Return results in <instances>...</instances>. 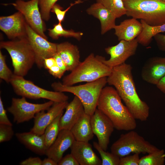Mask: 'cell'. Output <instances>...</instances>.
I'll return each mask as SVG.
<instances>
[{"mask_svg": "<svg viewBox=\"0 0 165 165\" xmlns=\"http://www.w3.org/2000/svg\"><path fill=\"white\" fill-rule=\"evenodd\" d=\"M139 154L135 153L120 158L119 165H139Z\"/></svg>", "mask_w": 165, "mask_h": 165, "instance_id": "35", "label": "cell"}, {"mask_svg": "<svg viewBox=\"0 0 165 165\" xmlns=\"http://www.w3.org/2000/svg\"><path fill=\"white\" fill-rule=\"evenodd\" d=\"M23 0V1H28V0Z\"/></svg>", "mask_w": 165, "mask_h": 165, "instance_id": "44", "label": "cell"}, {"mask_svg": "<svg viewBox=\"0 0 165 165\" xmlns=\"http://www.w3.org/2000/svg\"><path fill=\"white\" fill-rule=\"evenodd\" d=\"M58 0H38V5L42 18L48 21L50 18L52 8Z\"/></svg>", "mask_w": 165, "mask_h": 165, "instance_id": "31", "label": "cell"}, {"mask_svg": "<svg viewBox=\"0 0 165 165\" xmlns=\"http://www.w3.org/2000/svg\"><path fill=\"white\" fill-rule=\"evenodd\" d=\"M156 86L158 89L165 94V75L160 79Z\"/></svg>", "mask_w": 165, "mask_h": 165, "instance_id": "42", "label": "cell"}, {"mask_svg": "<svg viewBox=\"0 0 165 165\" xmlns=\"http://www.w3.org/2000/svg\"><path fill=\"white\" fill-rule=\"evenodd\" d=\"M112 12L117 18L126 15V10L123 0H96Z\"/></svg>", "mask_w": 165, "mask_h": 165, "instance_id": "28", "label": "cell"}, {"mask_svg": "<svg viewBox=\"0 0 165 165\" xmlns=\"http://www.w3.org/2000/svg\"><path fill=\"white\" fill-rule=\"evenodd\" d=\"M53 57L55 59L58 67L64 73L67 71V68L65 64L57 53Z\"/></svg>", "mask_w": 165, "mask_h": 165, "instance_id": "41", "label": "cell"}, {"mask_svg": "<svg viewBox=\"0 0 165 165\" xmlns=\"http://www.w3.org/2000/svg\"><path fill=\"white\" fill-rule=\"evenodd\" d=\"M163 1H164V2H165V0H163Z\"/></svg>", "mask_w": 165, "mask_h": 165, "instance_id": "45", "label": "cell"}, {"mask_svg": "<svg viewBox=\"0 0 165 165\" xmlns=\"http://www.w3.org/2000/svg\"><path fill=\"white\" fill-rule=\"evenodd\" d=\"M15 136L20 142L31 152L40 156L46 155L47 148L43 134L38 135L30 131L17 133Z\"/></svg>", "mask_w": 165, "mask_h": 165, "instance_id": "22", "label": "cell"}, {"mask_svg": "<svg viewBox=\"0 0 165 165\" xmlns=\"http://www.w3.org/2000/svg\"><path fill=\"white\" fill-rule=\"evenodd\" d=\"M129 17L143 20L152 26L165 24V2L163 0H123Z\"/></svg>", "mask_w": 165, "mask_h": 165, "instance_id": "5", "label": "cell"}, {"mask_svg": "<svg viewBox=\"0 0 165 165\" xmlns=\"http://www.w3.org/2000/svg\"><path fill=\"white\" fill-rule=\"evenodd\" d=\"M42 161L39 157H29L20 164V165H42Z\"/></svg>", "mask_w": 165, "mask_h": 165, "instance_id": "40", "label": "cell"}, {"mask_svg": "<svg viewBox=\"0 0 165 165\" xmlns=\"http://www.w3.org/2000/svg\"><path fill=\"white\" fill-rule=\"evenodd\" d=\"M82 0H77L74 3H71L70 6L65 10H63L62 7L56 3L52 8L51 11L56 14L58 22L61 23L64 20L66 12L72 6L75 4L82 3Z\"/></svg>", "mask_w": 165, "mask_h": 165, "instance_id": "33", "label": "cell"}, {"mask_svg": "<svg viewBox=\"0 0 165 165\" xmlns=\"http://www.w3.org/2000/svg\"><path fill=\"white\" fill-rule=\"evenodd\" d=\"M71 153L80 165H101L102 161L88 142L75 141L70 147Z\"/></svg>", "mask_w": 165, "mask_h": 165, "instance_id": "18", "label": "cell"}, {"mask_svg": "<svg viewBox=\"0 0 165 165\" xmlns=\"http://www.w3.org/2000/svg\"><path fill=\"white\" fill-rule=\"evenodd\" d=\"M138 44L136 38L130 41L121 40L116 45L105 48V51L110 55V58L106 60L101 56V60L105 64L111 68L120 65L135 54Z\"/></svg>", "mask_w": 165, "mask_h": 165, "instance_id": "12", "label": "cell"}, {"mask_svg": "<svg viewBox=\"0 0 165 165\" xmlns=\"http://www.w3.org/2000/svg\"><path fill=\"white\" fill-rule=\"evenodd\" d=\"M28 39L35 53V63L38 68L44 67L45 60L53 57L57 53V43L49 42L35 31L27 23Z\"/></svg>", "mask_w": 165, "mask_h": 165, "instance_id": "11", "label": "cell"}, {"mask_svg": "<svg viewBox=\"0 0 165 165\" xmlns=\"http://www.w3.org/2000/svg\"><path fill=\"white\" fill-rule=\"evenodd\" d=\"M9 5H12L22 13L27 23L35 31L48 40L45 33L46 29V25L40 11L38 0H16L13 3L4 4Z\"/></svg>", "mask_w": 165, "mask_h": 165, "instance_id": "10", "label": "cell"}, {"mask_svg": "<svg viewBox=\"0 0 165 165\" xmlns=\"http://www.w3.org/2000/svg\"><path fill=\"white\" fill-rule=\"evenodd\" d=\"M153 38L159 49L165 51V35L159 33L155 35Z\"/></svg>", "mask_w": 165, "mask_h": 165, "instance_id": "38", "label": "cell"}, {"mask_svg": "<svg viewBox=\"0 0 165 165\" xmlns=\"http://www.w3.org/2000/svg\"><path fill=\"white\" fill-rule=\"evenodd\" d=\"M65 112L60 120V130H70L82 115L85 113L83 105L80 99L75 96L68 103Z\"/></svg>", "mask_w": 165, "mask_h": 165, "instance_id": "19", "label": "cell"}, {"mask_svg": "<svg viewBox=\"0 0 165 165\" xmlns=\"http://www.w3.org/2000/svg\"><path fill=\"white\" fill-rule=\"evenodd\" d=\"M90 122L93 132L97 138L98 144L103 150L106 151L110 136L115 128L113 123L97 108L91 116Z\"/></svg>", "mask_w": 165, "mask_h": 165, "instance_id": "13", "label": "cell"}, {"mask_svg": "<svg viewBox=\"0 0 165 165\" xmlns=\"http://www.w3.org/2000/svg\"><path fill=\"white\" fill-rule=\"evenodd\" d=\"M27 24L24 16L19 11L9 16L0 17V29L11 40L27 37Z\"/></svg>", "mask_w": 165, "mask_h": 165, "instance_id": "14", "label": "cell"}, {"mask_svg": "<svg viewBox=\"0 0 165 165\" xmlns=\"http://www.w3.org/2000/svg\"><path fill=\"white\" fill-rule=\"evenodd\" d=\"M63 113L56 117L45 130L43 134L47 149L53 143L58 135L60 131V120Z\"/></svg>", "mask_w": 165, "mask_h": 165, "instance_id": "27", "label": "cell"}, {"mask_svg": "<svg viewBox=\"0 0 165 165\" xmlns=\"http://www.w3.org/2000/svg\"><path fill=\"white\" fill-rule=\"evenodd\" d=\"M68 103L67 101L54 102L47 112L42 111L37 113L34 118V125L30 131L38 135L43 134L47 126L63 112Z\"/></svg>", "mask_w": 165, "mask_h": 165, "instance_id": "15", "label": "cell"}, {"mask_svg": "<svg viewBox=\"0 0 165 165\" xmlns=\"http://www.w3.org/2000/svg\"><path fill=\"white\" fill-rule=\"evenodd\" d=\"M75 141L70 130H61L55 141L47 149L46 155L57 163L64 153L70 148Z\"/></svg>", "mask_w": 165, "mask_h": 165, "instance_id": "17", "label": "cell"}, {"mask_svg": "<svg viewBox=\"0 0 165 165\" xmlns=\"http://www.w3.org/2000/svg\"><path fill=\"white\" fill-rule=\"evenodd\" d=\"M93 145L101 156L102 165H119L120 157L111 152L110 153L104 150L96 142H94Z\"/></svg>", "mask_w": 165, "mask_h": 165, "instance_id": "30", "label": "cell"}, {"mask_svg": "<svg viewBox=\"0 0 165 165\" xmlns=\"http://www.w3.org/2000/svg\"><path fill=\"white\" fill-rule=\"evenodd\" d=\"M48 30L49 36L54 39H57L60 37L63 36L67 38L73 37L79 41L83 35L82 32H75L72 29H64L61 23L59 22L54 24L53 28H49Z\"/></svg>", "mask_w": 165, "mask_h": 165, "instance_id": "26", "label": "cell"}, {"mask_svg": "<svg viewBox=\"0 0 165 165\" xmlns=\"http://www.w3.org/2000/svg\"><path fill=\"white\" fill-rule=\"evenodd\" d=\"M112 68L103 63L101 56H95L91 53L70 74L64 77L62 83L65 85L73 86L82 82L94 81L109 76Z\"/></svg>", "mask_w": 165, "mask_h": 165, "instance_id": "3", "label": "cell"}, {"mask_svg": "<svg viewBox=\"0 0 165 165\" xmlns=\"http://www.w3.org/2000/svg\"><path fill=\"white\" fill-rule=\"evenodd\" d=\"M143 29L136 38L138 43L145 46H148L151 42L154 36L159 33L165 32V24L160 26H152L141 20Z\"/></svg>", "mask_w": 165, "mask_h": 165, "instance_id": "25", "label": "cell"}, {"mask_svg": "<svg viewBox=\"0 0 165 165\" xmlns=\"http://www.w3.org/2000/svg\"><path fill=\"white\" fill-rule=\"evenodd\" d=\"M57 163L49 157L46 158L42 161V165H57Z\"/></svg>", "mask_w": 165, "mask_h": 165, "instance_id": "43", "label": "cell"}, {"mask_svg": "<svg viewBox=\"0 0 165 165\" xmlns=\"http://www.w3.org/2000/svg\"><path fill=\"white\" fill-rule=\"evenodd\" d=\"M89 15L98 19L101 25L102 35L114 29L116 18L114 15L101 4L96 2L92 5L86 10Z\"/></svg>", "mask_w": 165, "mask_h": 165, "instance_id": "21", "label": "cell"}, {"mask_svg": "<svg viewBox=\"0 0 165 165\" xmlns=\"http://www.w3.org/2000/svg\"><path fill=\"white\" fill-rule=\"evenodd\" d=\"M12 126L0 124V143L10 141L14 135Z\"/></svg>", "mask_w": 165, "mask_h": 165, "instance_id": "34", "label": "cell"}, {"mask_svg": "<svg viewBox=\"0 0 165 165\" xmlns=\"http://www.w3.org/2000/svg\"><path fill=\"white\" fill-rule=\"evenodd\" d=\"M133 130L121 135L111 145V152L121 158L131 153L149 154L159 149Z\"/></svg>", "mask_w": 165, "mask_h": 165, "instance_id": "8", "label": "cell"}, {"mask_svg": "<svg viewBox=\"0 0 165 165\" xmlns=\"http://www.w3.org/2000/svg\"><path fill=\"white\" fill-rule=\"evenodd\" d=\"M114 29L115 34L120 41L132 40L141 34L143 29L142 25L137 19L132 18L125 20L118 25H116Z\"/></svg>", "mask_w": 165, "mask_h": 165, "instance_id": "20", "label": "cell"}, {"mask_svg": "<svg viewBox=\"0 0 165 165\" xmlns=\"http://www.w3.org/2000/svg\"><path fill=\"white\" fill-rule=\"evenodd\" d=\"M165 158L164 150L159 149L140 158L139 165H163Z\"/></svg>", "mask_w": 165, "mask_h": 165, "instance_id": "29", "label": "cell"}, {"mask_svg": "<svg viewBox=\"0 0 165 165\" xmlns=\"http://www.w3.org/2000/svg\"><path fill=\"white\" fill-rule=\"evenodd\" d=\"M107 82V77L77 86H66L60 82H54L51 86L55 91L72 93L81 102L85 112L91 116L97 108L98 100L101 91Z\"/></svg>", "mask_w": 165, "mask_h": 165, "instance_id": "4", "label": "cell"}, {"mask_svg": "<svg viewBox=\"0 0 165 165\" xmlns=\"http://www.w3.org/2000/svg\"><path fill=\"white\" fill-rule=\"evenodd\" d=\"M47 70L49 73L55 78L61 79L64 73L58 67L57 62Z\"/></svg>", "mask_w": 165, "mask_h": 165, "instance_id": "39", "label": "cell"}, {"mask_svg": "<svg viewBox=\"0 0 165 165\" xmlns=\"http://www.w3.org/2000/svg\"><path fill=\"white\" fill-rule=\"evenodd\" d=\"M57 53L65 64L67 71H72L80 62L78 47L68 42L57 44Z\"/></svg>", "mask_w": 165, "mask_h": 165, "instance_id": "23", "label": "cell"}, {"mask_svg": "<svg viewBox=\"0 0 165 165\" xmlns=\"http://www.w3.org/2000/svg\"><path fill=\"white\" fill-rule=\"evenodd\" d=\"M0 48L6 50L9 54L15 75L25 76L35 63V53L27 37L1 41Z\"/></svg>", "mask_w": 165, "mask_h": 165, "instance_id": "6", "label": "cell"}, {"mask_svg": "<svg viewBox=\"0 0 165 165\" xmlns=\"http://www.w3.org/2000/svg\"><path fill=\"white\" fill-rule=\"evenodd\" d=\"M14 73L7 66L5 56L0 51V78L7 83H10Z\"/></svg>", "mask_w": 165, "mask_h": 165, "instance_id": "32", "label": "cell"}, {"mask_svg": "<svg viewBox=\"0 0 165 165\" xmlns=\"http://www.w3.org/2000/svg\"><path fill=\"white\" fill-rule=\"evenodd\" d=\"M165 75V57H156L149 58L141 71L144 81L156 85Z\"/></svg>", "mask_w": 165, "mask_h": 165, "instance_id": "16", "label": "cell"}, {"mask_svg": "<svg viewBox=\"0 0 165 165\" xmlns=\"http://www.w3.org/2000/svg\"><path fill=\"white\" fill-rule=\"evenodd\" d=\"M54 103L49 101L43 103L34 104L27 101L24 97H13L11 105L7 109L13 115L14 122L19 124L34 118L35 115L41 111L47 110Z\"/></svg>", "mask_w": 165, "mask_h": 165, "instance_id": "9", "label": "cell"}, {"mask_svg": "<svg viewBox=\"0 0 165 165\" xmlns=\"http://www.w3.org/2000/svg\"><path fill=\"white\" fill-rule=\"evenodd\" d=\"M58 165H79L74 156L71 153L62 157L57 163Z\"/></svg>", "mask_w": 165, "mask_h": 165, "instance_id": "36", "label": "cell"}, {"mask_svg": "<svg viewBox=\"0 0 165 165\" xmlns=\"http://www.w3.org/2000/svg\"><path fill=\"white\" fill-rule=\"evenodd\" d=\"M17 95L32 99L42 98L54 102L67 101L68 97L63 92L53 91L42 88L24 77L14 74L10 82Z\"/></svg>", "mask_w": 165, "mask_h": 165, "instance_id": "7", "label": "cell"}, {"mask_svg": "<svg viewBox=\"0 0 165 165\" xmlns=\"http://www.w3.org/2000/svg\"><path fill=\"white\" fill-rule=\"evenodd\" d=\"M132 68L130 64L125 63L112 68L111 74L107 77V82L115 88L134 118L144 121L149 117V107L137 94Z\"/></svg>", "mask_w": 165, "mask_h": 165, "instance_id": "1", "label": "cell"}, {"mask_svg": "<svg viewBox=\"0 0 165 165\" xmlns=\"http://www.w3.org/2000/svg\"><path fill=\"white\" fill-rule=\"evenodd\" d=\"M90 119L91 116L85 112L72 127L70 131L75 141L88 142L93 138Z\"/></svg>", "mask_w": 165, "mask_h": 165, "instance_id": "24", "label": "cell"}, {"mask_svg": "<svg viewBox=\"0 0 165 165\" xmlns=\"http://www.w3.org/2000/svg\"><path fill=\"white\" fill-rule=\"evenodd\" d=\"M0 124L11 126L13 125L7 117L6 111L4 108L1 97H0Z\"/></svg>", "mask_w": 165, "mask_h": 165, "instance_id": "37", "label": "cell"}, {"mask_svg": "<svg viewBox=\"0 0 165 165\" xmlns=\"http://www.w3.org/2000/svg\"><path fill=\"white\" fill-rule=\"evenodd\" d=\"M121 100L115 89L111 86L105 87L100 95L97 108L111 120L116 130H134L137 127L136 119Z\"/></svg>", "mask_w": 165, "mask_h": 165, "instance_id": "2", "label": "cell"}]
</instances>
